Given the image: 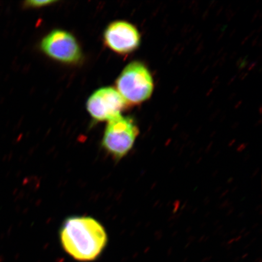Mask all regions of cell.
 Wrapping results in <instances>:
<instances>
[{
    "label": "cell",
    "instance_id": "6da1fadb",
    "mask_svg": "<svg viewBox=\"0 0 262 262\" xmlns=\"http://www.w3.org/2000/svg\"><path fill=\"white\" fill-rule=\"evenodd\" d=\"M60 238L64 251L81 261L96 260L106 248L107 235L103 225L88 216H73L64 221Z\"/></svg>",
    "mask_w": 262,
    "mask_h": 262
},
{
    "label": "cell",
    "instance_id": "7a4b0ae2",
    "mask_svg": "<svg viewBox=\"0 0 262 262\" xmlns=\"http://www.w3.org/2000/svg\"><path fill=\"white\" fill-rule=\"evenodd\" d=\"M139 134V127L132 118L121 115L108 122L101 146L116 161L128 155Z\"/></svg>",
    "mask_w": 262,
    "mask_h": 262
},
{
    "label": "cell",
    "instance_id": "3957f363",
    "mask_svg": "<svg viewBox=\"0 0 262 262\" xmlns=\"http://www.w3.org/2000/svg\"><path fill=\"white\" fill-rule=\"evenodd\" d=\"M117 91L127 104H140L149 99L154 90L151 74L145 64L134 61L126 66L116 82Z\"/></svg>",
    "mask_w": 262,
    "mask_h": 262
},
{
    "label": "cell",
    "instance_id": "277c9868",
    "mask_svg": "<svg viewBox=\"0 0 262 262\" xmlns=\"http://www.w3.org/2000/svg\"><path fill=\"white\" fill-rule=\"evenodd\" d=\"M41 49L48 56L62 63H77L81 58L76 39L70 33L59 29L52 31L42 39Z\"/></svg>",
    "mask_w": 262,
    "mask_h": 262
},
{
    "label": "cell",
    "instance_id": "5b68a950",
    "mask_svg": "<svg viewBox=\"0 0 262 262\" xmlns=\"http://www.w3.org/2000/svg\"><path fill=\"white\" fill-rule=\"evenodd\" d=\"M127 103L113 88H101L88 100L87 110L93 119L104 122L121 116Z\"/></svg>",
    "mask_w": 262,
    "mask_h": 262
},
{
    "label": "cell",
    "instance_id": "8992f818",
    "mask_svg": "<svg viewBox=\"0 0 262 262\" xmlns=\"http://www.w3.org/2000/svg\"><path fill=\"white\" fill-rule=\"evenodd\" d=\"M104 40L107 47L114 52L126 54L139 48L140 35L135 26L129 23L116 21L107 26Z\"/></svg>",
    "mask_w": 262,
    "mask_h": 262
},
{
    "label": "cell",
    "instance_id": "52a82bcc",
    "mask_svg": "<svg viewBox=\"0 0 262 262\" xmlns=\"http://www.w3.org/2000/svg\"><path fill=\"white\" fill-rule=\"evenodd\" d=\"M55 2V1H51V0H49V1H47V0H45V1H41V0L36 1V0H35V1L26 2L25 6H28V7L40 8L42 7V6L52 4V3H54Z\"/></svg>",
    "mask_w": 262,
    "mask_h": 262
}]
</instances>
